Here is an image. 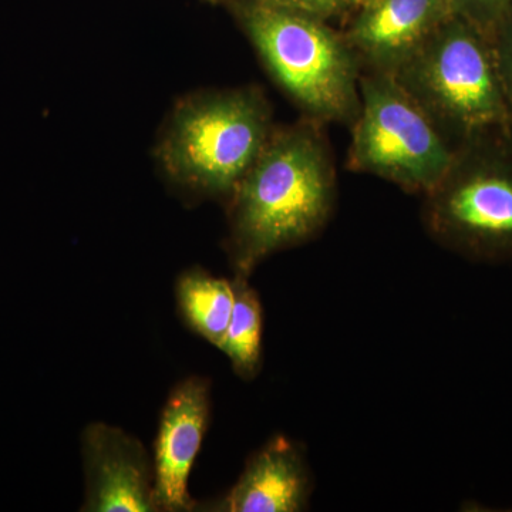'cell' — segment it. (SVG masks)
Wrapping results in <instances>:
<instances>
[{"label": "cell", "instance_id": "cell-12", "mask_svg": "<svg viewBox=\"0 0 512 512\" xmlns=\"http://www.w3.org/2000/svg\"><path fill=\"white\" fill-rule=\"evenodd\" d=\"M232 281L234 309L218 349L228 357L238 376L251 380L258 375L262 365L264 313L258 293L249 286L248 279L234 278Z\"/></svg>", "mask_w": 512, "mask_h": 512}, {"label": "cell", "instance_id": "cell-3", "mask_svg": "<svg viewBox=\"0 0 512 512\" xmlns=\"http://www.w3.org/2000/svg\"><path fill=\"white\" fill-rule=\"evenodd\" d=\"M431 237L477 262L512 261V128L467 140L439 183L424 194Z\"/></svg>", "mask_w": 512, "mask_h": 512}, {"label": "cell", "instance_id": "cell-5", "mask_svg": "<svg viewBox=\"0 0 512 512\" xmlns=\"http://www.w3.org/2000/svg\"><path fill=\"white\" fill-rule=\"evenodd\" d=\"M241 20L259 55L296 103L318 120H356L362 64L345 36L320 20L252 0Z\"/></svg>", "mask_w": 512, "mask_h": 512}, {"label": "cell", "instance_id": "cell-7", "mask_svg": "<svg viewBox=\"0 0 512 512\" xmlns=\"http://www.w3.org/2000/svg\"><path fill=\"white\" fill-rule=\"evenodd\" d=\"M86 494L82 511L154 512V464L136 437L92 423L82 434Z\"/></svg>", "mask_w": 512, "mask_h": 512}, {"label": "cell", "instance_id": "cell-8", "mask_svg": "<svg viewBox=\"0 0 512 512\" xmlns=\"http://www.w3.org/2000/svg\"><path fill=\"white\" fill-rule=\"evenodd\" d=\"M210 410L211 384L204 377H188L168 396L154 444L157 511L197 510L188 493V478L207 433Z\"/></svg>", "mask_w": 512, "mask_h": 512}, {"label": "cell", "instance_id": "cell-13", "mask_svg": "<svg viewBox=\"0 0 512 512\" xmlns=\"http://www.w3.org/2000/svg\"><path fill=\"white\" fill-rule=\"evenodd\" d=\"M453 15L466 19L490 37L512 9V0H447Z\"/></svg>", "mask_w": 512, "mask_h": 512}, {"label": "cell", "instance_id": "cell-1", "mask_svg": "<svg viewBox=\"0 0 512 512\" xmlns=\"http://www.w3.org/2000/svg\"><path fill=\"white\" fill-rule=\"evenodd\" d=\"M335 200V168L318 128L305 123L271 134L229 195L235 278L248 279L269 255L319 234Z\"/></svg>", "mask_w": 512, "mask_h": 512}, {"label": "cell", "instance_id": "cell-10", "mask_svg": "<svg viewBox=\"0 0 512 512\" xmlns=\"http://www.w3.org/2000/svg\"><path fill=\"white\" fill-rule=\"evenodd\" d=\"M312 490V474L303 451L279 436L249 458L234 487L207 510L299 512L308 508Z\"/></svg>", "mask_w": 512, "mask_h": 512}, {"label": "cell", "instance_id": "cell-15", "mask_svg": "<svg viewBox=\"0 0 512 512\" xmlns=\"http://www.w3.org/2000/svg\"><path fill=\"white\" fill-rule=\"evenodd\" d=\"M491 46L512 124V9L490 35Z\"/></svg>", "mask_w": 512, "mask_h": 512}, {"label": "cell", "instance_id": "cell-14", "mask_svg": "<svg viewBox=\"0 0 512 512\" xmlns=\"http://www.w3.org/2000/svg\"><path fill=\"white\" fill-rule=\"evenodd\" d=\"M256 2L328 23L329 20L342 18V16H352L362 5L363 0H256Z\"/></svg>", "mask_w": 512, "mask_h": 512}, {"label": "cell", "instance_id": "cell-2", "mask_svg": "<svg viewBox=\"0 0 512 512\" xmlns=\"http://www.w3.org/2000/svg\"><path fill=\"white\" fill-rule=\"evenodd\" d=\"M390 74L457 148L512 128L490 37L460 16L444 20Z\"/></svg>", "mask_w": 512, "mask_h": 512}, {"label": "cell", "instance_id": "cell-11", "mask_svg": "<svg viewBox=\"0 0 512 512\" xmlns=\"http://www.w3.org/2000/svg\"><path fill=\"white\" fill-rule=\"evenodd\" d=\"M175 295L187 325L218 348L234 309V281L194 269L178 279Z\"/></svg>", "mask_w": 512, "mask_h": 512}, {"label": "cell", "instance_id": "cell-9", "mask_svg": "<svg viewBox=\"0 0 512 512\" xmlns=\"http://www.w3.org/2000/svg\"><path fill=\"white\" fill-rule=\"evenodd\" d=\"M451 15L447 0H363L343 36L362 66L393 73Z\"/></svg>", "mask_w": 512, "mask_h": 512}, {"label": "cell", "instance_id": "cell-4", "mask_svg": "<svg viewBox=\"0 0 512 512\" xmlns=\"http://www.w3.org/2000/svg\"><path fill=\"white\" fill-rule=\"evenodd\" d=\"M271 134V113L258 92L201 94L175 109L158 157L177 183L229 197Z\"/></svg>", "mask_w": 512, "mask_h": 512}, {"label": "cell", "instance_id": "cell-16", "mask_svg": "<svg viewBox=\"0 0 512 512\" xmlns=\"http://www.w3.org/2000/svg\"><path fill=\"white\" fill-rule=\"evenodd\" d=\"M211 2H217V0H211Z\"/></svg>", "mask_w": 512, "mask_h": 512}, {"label": "cell", "instance_id": "cell-6", "mask_svg": "<svg viewBox=\"0 0 512 512\" xmlns=\"http://www.w3.org/2000/svg\"><path fill=\"white\" fill-rule=\"evenodd\" d=\"M359 94L350 168L426 194L446 174L457 147L392 74L360 72Z\"/></svg>", "mask_w": 512, "mask_h": 512}]
</instances>
